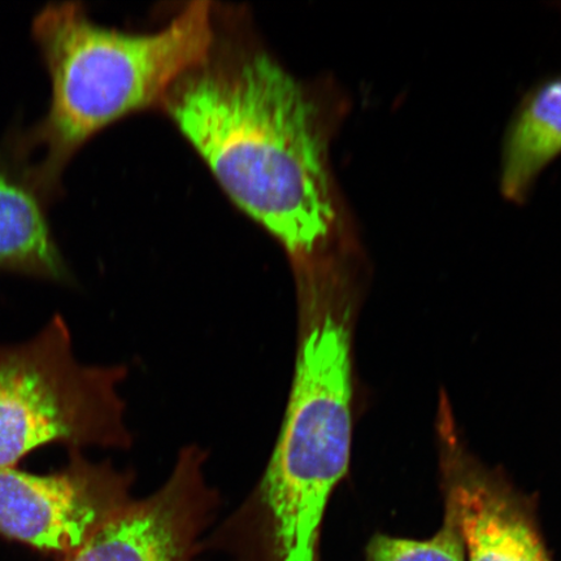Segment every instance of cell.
<instances>
[{
    "mask_svg": "<svg viewBox=\"0 0 561 561\" xmlns=\"http://www.w3.org/2000/svg\"><path fill=\"white\" fill-rule=\"evenodd\" d=\"M159 108L236 206L280 244L296 283L367 261L332 163L346 96L333 83L297 79L240 11L216 5L206 58Z\"/></svg>",
    "mask_w": 561,
    "mask_h": 561,
    "instance_id": "6da1fadb",
    "label": "cell"
},
{
    "mask_svg": "<svg viewBox=\"0 0 561 561\" xmlns=\"http://www.w3.org/2000/svg\"><path fill=\"white\" fill-rule=\"evenodd\" d=\"M32 34L50 75L45 116L0 150L45 203L61 192L69 160L98 131L161 102L182 76L206 58L215 37V4L186 5L152 33L96 24L77 2L50 3Z\"/></svg>",
    "mask_w": 561,
    "mask_h": 561,
    "instance_id": "7a4b0ae2",
    "label": "cell"
},
{
    "mask_svg": "<svg viewBox=\"0 0 561 561\" xmlns=\"http://www.w3.org/2000/svg\"><path fill=\"white\" fill-rule=\"evenodd\" d=\"M364 279L296 287V371L275 451L227 526L262 561H316L322 520L353 444V329Z\"/></svg>",
    "mask_w": 561,
    "mask_h": 561,
    "instance_id": "3957f363",
    "label": "cell"
},
{
    "mask_svg": "<svg viewBox=\"0 0 561 561\" xmlns=\"http://www.w3.org/2000/svg\"><path fill=\"white\" fill-rule=\"evenodd\" d=\"M126 375L124 366L77 362L60 316L30 342L0 346V471L51 442L129 447L117 390Z\"/></svg>",
    "mask_w": 561,
    "mask_h": 561,
    "instance_id": "277c9868",
    "label": "cell"
},
{
    "mask_svg": "<svg viewBox=\"0 0 561 561\" xmlns=\"http://www.w3.org/2000/svg\"><path fill=\"white\" fill-rule=\"evenodd\" d=\"M133 476L72 450L58 473L0 471V535L61 557L79 549L131 502Z\"/></svg>",
    "mask_w": 561,
    "mask_h": 561,
    "instance_id": "5b68a950",
    "label": "cell"
},
{
    "mask_svg": "<svg viewBox=\"0 0 561 561\" xmlns=\"http://www.w3.org/2000/svg\"><path fill=\"white\" fill-rule=\"evenodd\" d=\"M205 461L199 447L184 448L163 486L131 501L61 561H196L219 506L203 472Z\"/></svg>",
    "mask_w": 561,
    "mask_h": 561,
    "instance_id": "8992f818",
    "label": "cell"
},
{
    "mask_svg": "<svg viewBox=\"0 0 561 561\" xmlns=\"http://www.w3.org/2000/svg\"><path fill=\"white\" fill-rule=\"evenodd\" d=\"M446 503L465 538L467 561H552L533 512L476 469L456 466Z\"/></svg>",
    "mask_w": 561,
    "mask_h": 561,
    "instance_id": "52a82bcc",
    "label": "cell"
},
{
    "mask_svg": "<svg viewBox=\"0 0 561 561\" xmlns=\"http://www.w3.org/2000/svg\"><path fill=\"white\" fill-rule=\"evenodd\" d=\"M561 156V76L538 83L517 105L503 138L500 192L528 201L539 175Z\"/></svg>",
    "mask_w": 561,
    "mask_h": 561,
    "instance_id": "ba28073f",
    "label": "cell"
},
{
    "mask_svg": "<svg viewBox=\"0 0 561 561\" xmlns=\"http://www.w3.org/2000/svg\"><path fill=\"white\" fill-rule=\"evenodd\" d=\"M44 203L0 159V268L66 278V262L48 227Z\"/></svg>",
    "mask_w": 561,
    "mask_h": 561,
    "instance_id": "9c48e42d",
    "label": "cell"
},
{
    "mask_svg": "<svg viewBox=\"0 0 561 561\" xmlns=\"http://www.w3.org/2000/svg\"><path fill=\"white\" fill-rule=\"evenodd\" d=\"M367 561H467L465 538L454 508L446 503L444 525L425 541L376 536L368 545Z\"/></svg>",
    "mask_w": 561,
    "mask_h": 561,
    "instance_id": "30bf717a",
    "label": "cell"
}]
</instances>
